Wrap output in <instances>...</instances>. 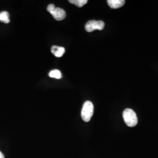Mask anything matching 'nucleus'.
<instances>
[{"mask_svg": "<svg viewBox=\"0 0 158 158\" xmlns=\"http://www.w3.org/2000/svg\"><path fill=\"white\" fill-rule=\"evenodd\" d=\"M125 124L130 127H134L138 124V118L134 111L132 109H125L123 114Z\"/></svg>", "mask_w": 158, "mask_h": 158, "instance_id": "nucleus-1", "label": "nucleus"}, {"mask_svg": "<svg viewBox=\"0 0 158 158\" xmlns=\"http://www.w3.org/2000/svg\"><path fill=\"white\" fill-rule=\"evenodd\" d=\"M94 113L93 104L90 101H86L84 103L81 112V116L85 122H89Z\"/></svg>", "mask_w": 158, "mask_h": 158, "instance_id": "nucleus-2", "label": "nucleus"}, {"mask_svg": "<svg viewBox=\"0 0 158 158\" xmlns=\"http://www.w3.org/2000/svg\"><path fill=\"white\" fill-rule=\"evenodd\" d=\"M105 24L102 21H89L85 25V31L88 32H91L94 30H102L104 28Z\"/></svg>", "mask_w": 158, "mask_h": 158, "instance_id": "nucleus-3", "label": "nucleus"}, {"mask_svg": "<svg viewBox=\"0 0 158 158\" xmlns=\"http://www.w3.org/2000/svg\"><path fill=\"white\" fill-rule=\"evenodd\" d=\"M51 14L57 21H62L66 16V13L65 11L62 8L59 7L56 8L53 11L51 12Z\"/></svg>", "mask_w": 158, "mask_h": 158, "instance_id": "nucleus-4", "label": "nucleus"}, {"mask_svg": "<svg viewBox=\"0 0 158 158\" xmlns=\"http://www.w3.org/2000/svg\"><path fill=\"white\" fill-rule=\"evenodd\" d=\"M51 52L57 57H60L64 53L65 49L60 46H53L51 49Z\"/></svg>", "mask_w": 158, "mask_h": 158, "instance_id": "nucleus-5", "label": "nucleus"}, {"mask_svg": "<svg viewBox=\"0 0 158 158\" xmlns=\"http://www.w3.org/2000/svg\"><path fill=\"white\" fill-rule=\"evenodd\" d=\"M124 0H108L107 3L110 8L113 9L119 8L124 5Z\"/></svg>", "mask_w": 158, "mask_h": 158, "instance_id": "nucleus-6", "label": "nucleus"}, {"mask_svg": "<svg viewBox=\"0 0 158 158\" xmlns=\"http://www.w3.org/2000/svg\"><path fill=\"white\" fill-rule=\"evenodd\" d=\"M10 15L8 12L3 11L0 13V21L2 23H10Z\"/></svg>", "mask_w": 158, "mask_h": 158, "instance_id": "nucleus-7", "label": "nucleus"}, {"mask_svg": "<svg viewBox=\"0 0 158 158\" xmlns=\"http://www.w3.org/2000/svg\"><path fill=\"white\" fill-rule=\"evenodd\" d=\"M49 76L51 78H55L57 79H61L62 76L60 71L57 69H55L51 71L49 73Z\"/></svg>", "mask_w": 158, "mask_h": 158, "instance_id": "nucleus-8", "label": "nucleus"}, {"mask_svg": "<svg viewBox=\"0 0 158 158\" xmlns=\"http://www.w3.org/2000/svg\"><path fill=\"white\" fill-rule=\"evenodd\" d=\"M69 1L71 4H74L75 6H77L79 7H82L88 2L87 0H69Z\"/></svg>", "mask_w": 158, "mask_h": 158, "instance_id": "nucleus-9", "label": "nucleus"}, {"mask_svg": "<svg viewBox=\"0 0 158 158\" xmlns=\"http://www.w3.org/2000/svg\"><path fill=\"white\" fill-rule=\"evenodd\" d=\"M55 8H56V7H55V5L51 4H49V6H48V7H47V11L51 14L52 12H53L54 11V10H55Z\"/></svg>", "mask_w": 158, "mask_h": 158, "instance_id": "nucleus-10", "label": "nucleus"}, {"mask_svg": "<svg viewBox=\"0 0 158 158\" xmlns=\"http://www.w3.org/2000/svg\"><path fill=\"white\" fill-rule=\"evenodd\" d=\"M0 158H4V155L0 151Z\"/></svg>", "mask_w": 158, "mask_h": 158, "instance_id": "nucleus-11", "label": "nucleus"}]
</instances>
